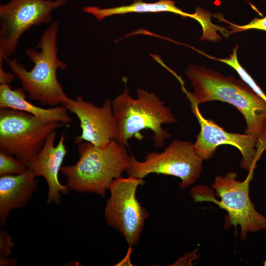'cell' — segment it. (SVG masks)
I'll return each mask as SVG.
<instances>
[{
  "label": "cell",
  "instance_id": "obj_1",
  "mask_svg": "<svg viewBox=\"0 0 266 266\" xmlns=\"http://www.w3.org/2000/svg\"><path fill=\"white\" fill-rule=\"evenodd\" d=\"M194 89L193 93L182 90L191 104L219 100L235 106L246 123L245 133L256 137L266 147V100L244 81L203 66L190 65L185 71Z\"/></svg>",
  "mask_w": 266,
  "mask_h": 266
},
{
  "label": "cell",
  "instance_id": "obj_2",
  "mask_svg": "<svg viewBox=\"0 0 266 266\" xmlns=\"http://www.w3.org/2000/svg\"><path fill=\"white\" fill-rule=\"evenodd\" d=\"M59 23L53 22L42 33L35 46L39 50H26V54L33 64L28 70L15 59L5 58L13 73L20 80L22 88L32 100L42 105L65 106L69 100L57 77V71L65 70L67 64L58 55Z\"/></svg>",
  "mask_w": 266,
  "mask_h": 266
},
{
  "label": "cell",
  "instance_id": "obj_3",
  "mask_svg": "<svg viewBox=\"0 0 266 266\" xmlns=\"http://www.w3.org/2000/svg\"><path fill=\"white\" fill-rule=\"evenodd\" d=\"M77 144L79 156L77 162L63 166L61 169L69 191L104 197L113 181L129 167L131 156L126 146L115 139L104 147L86 141Z\"/></svg>",
  "mask_w": 266,
  "mask_h": 266
},
{
  "label": "cell",
  "instance_id": "obj_4",
  "mask_svg": "<svg viewBox=\"0 0 266 266\" xmlns=\"http://www.w3.org/2000/svg\"><path fill=\"white\" fill-rule=\"evenodd\" d=\"M112 106L117 126L116 140L125 146L133 137L141 140L145 136L141 131L150 130L153 133L155 146L163 147L170 134L162 125L177 121L170 109L155 93L138 88L137 98L133 99L129 94L126 82L124 92L112 101Z\"/></svg>",
  "mask_w": 266,
  "mask_h": 266
},
{
  "label": "cell",
  "instance_id": "obj_5",
  "mask_svg": "<svg viewBox=\"0 0 266 266\" xmlns=\"http://www.w3.org/2000/svg\"><path fill=\"white\" fill-rule=\"evenodd\" d=\"M65 125L19 110L0 108V150L26 164L40 151L49 135Z\"/></svg>",
  "mask_w": 266,
  "mask_h": 266
},
{
  "label": "cell",
  "instance_id": "obj_6",
  "mask_svg": "<svg viewBox=\"0 0 266 266\" xmlns=\"http://www.w3.org/2000/svg\"><path fill=\"white\" fill-rule=\"evenodd\" d=\"M191 142L174 140L162 152H151L143 161L131 156L128 176L143 179L151 173L171 175L181 179L179 187L194 184L202 170V161Z\"/></svg>",
  "mask_w": 266,
  "mask_h": 266
},
{
  "label": "cell",
  "instance_id": "obj_7",
  "mask_svg": "<svg viewBox=\"0 0 266 266\" xmlns=\"http://www.w3.org/2000/svg\"><path fill=\"white\" fill-rule=\"evenodd\" d=\"M67 0H9L0 4V60L15 51L21 36L31 27L49 24L52 12Z\"/></svg>",
  "mask_w": 266,
  "mask_h": 266
},
{
  "label": "cell",
  "instance_id": "obj_8",
  "mask_svg": "<svg viewBox=\"0 0 266 266\" xmlns=\"http://www.w3.org/2000/svg\"><path fill=\"white\" fill-rule=\"evenodd\" d=\"M144 180L129 176L115 179L109 187L110 197L104 208L107 224L120 233L130 246L138 244L149 214L136 197Z\"/></svg>",
  "mask_w": 266,
  "mask_h": 266
},
{
  "label": "cell",
  "instance_id": "obj_9",
  "mask_svg": "<svg viewBox=\"0 0 266 266\" xmlns=\"http://www.w3.org/2000/svg\"><path fill=\"white\" fill-rule=\"evenodd\" d=\"M253 170L249 171L242 181L237 180V173L229 172L224 176L215 178L212 185L221 200L220 206L228 214L229 221L236 228H240V236L243 239L248 233H254L266 229V217L255 208L249 197V183L253 176Z\"/></svg>",
  "mask_w": 266,
  "mask_h": 266
},
{
  "label": "cell",
  "instance_id": "obj_10",
  "mask_svg": "<svg viewBox=\"0 0 266 266\" xmlns=\"http://www.w3.org/2000/svg\"><path fill=\"white\" fill-rule=\"evenodd\" d=\"M199 106L191 104V110L197 119L200 130L193 144L196 153L203 160L212 157L216 148L221 145L235 146L241 152L242 167L249 171L254 170L264 151L258 139L252 135L231 133L225 131L213 121L201 115Z\"/></svg>",
  "mask_w": 266,
  "mask_h": 266
},
{
  "label": "cell",
  "instance_id": "obj_11",
  "mask_svg": "<svg viewBox=\"0 0 266 266\" xmlns=\"http://www.w3.org/2000/svg\"><path fill=\"white\" fill-rule=\"evenodd\" d=\"M65 106L77 116L80 122L81 133L75 137L76 144L86 141L97 147H104L116 139L117 126L110 100L98 106L78 96L75 99H70Z\"/></svg>",
  "mask_w": 266,
  "mask_h": 266
},
{
  "label": "cell",
  "instance_id": "obj_12",
  "mask_svg": "<svg viewBox=\"0 0 266 266\" xmlns=\"http://www.w3.org/2000/svg\"><path fill=\"white\" fill-rule=\"evenodd\" d=\"M56 136V131H54L47 138L40 151L26 165L36 177L42 176L45 179L48 186L47 203L59 204L61 194H67L69 189L59 179V173L67 153L65 134L62 132L57 144L55 145Z\"/></svg>",
  "mask_w": 266,
  "mask_h": 266
},
{
  "label": "cell",
  "instance_id": "obj_13",
  "mask_svg": "<svg viewBox=\"0 0 266 266\" xmlns=\"http://www.w3.org/2000/svg\"><path fill=\"white\" fill-rule=\"evenodd\" d=\"M30 169L18 174L0 176V220L3 225L10 212L25 207L36 190L37 180Z\"/></svg>",
  "mask_w": 266,
  "mask_h": 266
},
{
  "label": "cell",
  "instance_id": "obj_14",
  "mask_svg": "<svg viewBox=\"0 0 266 266\" xmlns=\"http://www.w3.org/2000/svg\"><path fill=\"white\" fill-rule=\"evenodd\" d=\"M27 93L22 88L12 89L8 84H0V108H8L23 111L47 122H60L65 124L71 121L67 110L64 105L48 108L32 103L26 99Z\"/></svg>",
  "mask_w": 266,
  "mask_h": 266
},
{
  "label": "cell",
  "instance_id": "obj_15",
  "mask_svg": "<svg viewBox=\"0 0 266 266\" xmlns=\"http://www.w3.org/2000/svg\"><path fill=\"white\" fill-rule=\"evenodd\" d=\"M83 11L92 15L99 21L115 15H122L130 13H160L171 12L183 17H190L197 20V12L191 14L182 11L172 0H160L153 3L143 1H134L131 4L119 6L101 8L95 6H86L83 8Z\"/></svg>",
  "mask_w": 266,
  "mask_h": 266
},
{
  "label": "cell",
  "instance_id": "obj_16",
  "mask_svg": "<svg viewBox=\"0 0 266 266\" xmlns=\"http://www.w3.org/2000/svg\"><path fill=\"white\" fill-rule=\"evenodd\" d=\"M238 47L239 46L238 45H235L233 50L232 53L228 58L225 59L215 58L210 55H208L200 51H199V52H201L202 54L206 56L209 59L225 63L233 68L237 72L243 81H244L256 93L266 100V95L255 83L251 76L239 64L237 59V53Z\"/></svg>",
  "mask_w": 266,
  "mask_h": 266
},
{
  "label": "cell",
  "instance_id": "obj_17",
  "mask_svg": "<svg viewBox=\"0 0 266 266\" xmlns=\"http://www.w3.org/2000/svg\"><path fill=\"white\" fill-rule=\"evenodd\" d=\"M28 169L25 162L0 150V176L20 174Z\"/></svg>",
  "mask_w": 266,
  "mask_h": 266
},
{
  "label": "cell",
  "instance_id": "obj_18",
  "mask_svg": "<svg viewBox=\"0 0 266 266\" xmlns=\"http://www.w3.org/2000/svg\"><path fill=\"white\" fill-rule=\"evenodd\" d=\"M217 18L222 19V21H225V22L229 23L230 25L229 28L231 30L228 32L229 35L251 29L266 31V16L262 18L255 17L249 23L242 26H239L230 23L222 17H217Z\"/></svg>",
  "mask_w": 266,
  "mask_h": 266
},
{
  "label": "cell",
  "instance_id": "obj_19",
  "mask_svg": "<svg viewBox=\"0 0 266 266\" xmlns=\"http://www.w3.org/2000/svg\"><path fill=\"white\" fill-rule=\"evenodd\" d=\"M14 246L11 237L5 231L0 230V259L8 257Z\"/></svg>",
  "mask_w": 266,
  "mask_h": 266
},
{
  "label": "cell",
  "instance_id": "obj_20",
  "mask_svg": "<svg viewBox=\"0 0 266 266\" xmlns=\"http://www.w3.org/2000/svg\"><path fill=\"white\" fill-rule=\"evenodd\" d=\"M2 61H0V83L8 84L14 79V74L5 72L2 66Z\"/></svg>",
  "mask_w": 266,
  "mask_h": 266
},
{
  "label": "cell",
  "instance_id": "obj_21",
  "mask_svg": "<svg viewBox=\"0 0 266 266\" xmlns=\"http://www.w3.org/2000/svg\"><path fill=\"white\" fill-rule=\"evenodd\" d=\"M17 260L8 257L0 259V265L3 266H13L16 264Z\"/></svg>",
  "mask_w": 266,
  "mask_h": 266
},
{
  "label": "cell",
  "instance_id": "obj_22",
  "mask_svg": "<svg viewBox=\"0 0 266 266\" xmlns=\"http://www.w3.org/2000/svg\"><path fill=\"white\" fill-rule=\"evenodd\" d=\"M264 266H266V260L264 262Z\"/></svg>",
  "mask_w": 266,
  "mask_h": 266
},
{
  "label": "cell",
  "instance_id": "obj_23",
  "mask_svg": "<svg viewBox=\"0 0 266 266\" xmlns=\"http://www.w3.org/2000/svg\"><path fill=\"white\" fill-rule=\"evenodd\" d=\"M134 1H143L144 0H134Z\"/></svg>",
  "mask_w": 266,
  "mask_h": 266
}]
</instances>
